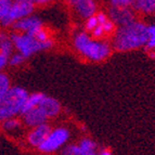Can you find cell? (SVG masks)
I'll list each match as a JSON object with an SVG mask.
<instances>
[{
	"label": "cell",
	"instance_id": "d4e9b609",
	"mask_svg": "<svg viewBox=\"0 0 155 155\" xmlns=\"http://www.w3.org/2000/svg\"><path fill=\"white\" fill-rule=\"evenodd\" d=\"M134 0H110L112 5L115 7H130Z\"/></svg>",
	"mask_w": 155,
	"mask_h": 155
},
{
	"label": "cell",
	"instance_id": "5bb4252c",
	"mask_svg": "<svg viewBox=\"0 0 155 155\" xmlns=\"http://www.w3.org/2000/svg\"><path fill=\"white\" fill-rule=\"evenodd\" d=\"M131 7L142 13L155 12V0H134Z\"/></svg>",
	"mask_w": 155,
	"mask_h": 155
},
{
	"label": "cell",
	"instance_id": "7402d4cb",
	"mask_svg": "<svg viewBox=\"0 0 155 155\" xmlns=\"http://www.w3.org/2000/svg\"><path fill=\"white\" fill-rule=\"evenodd\" d=\"M98 24H99V22H98V18H97V15L93 14L90 18H87V21H86V29H87V31H92Z\"/></svg>",
	"mask_w": 155,
	"mask_h": 155
},
{
	"label": "cell",
	"instance_id": "4dcf8cb0",
	"mask_svg": "<svg viewBox=\"0 0 155 155\" xmlns=\"http://www.w3.org/2000/svg\"><path fill=\"white\" fill-rule=\"evenodd\" d=\"M5 39H8V36L5 33H0V46L3 44V41H5Z\"/></svg>",
	"mask_w": 155,
	"mask_h": 155
},
{
	"label": "cell",
	"instance_id": "9c48e42d",
	"mask_svg": "<svg viewBox=\"0 0 155 155\" xmlns=\"http://www.w3.org/2000/svg\"><path fill=\"white\" fill-rule=\"evenodd\" d=\"M50 131H51V128L46 123L33 127V129L31 130V132L27 136V142L31 147H38L39 145L44 142V140L46 139Z\"/></svg>",
	"mask_w": 155,
	"mask_h": 155
},
{
	"label": "cell",
	"instance_id": "e0dca14e",
	"mask_svg": "<svg viewBox=\"0 0 155 155\" xmlns=\"http://www.w3.org/2000/svg\"><path fill=\"white\" fill-rule=\"evenodd\" d=\"M11 85H10V79L5 73L0 72V99L5 96L7 91L10 89Z\"/></svg>",
	"mask_w": 155,
	"mask_h": 155
},
{
	"label": "cell",
	"instance_id": "ba28073f",
	"mask_svg": "<svg viewBox=\"0 0 155 155\" xmlns=\"http://www.w3.org/2000/svg\"><path fill=\"white\" fill-rule=\"evenodd\" d=\"M12 26L15 31L27 33L34 36V34L36 33L40 27H42V22L38 16H33L31 14V15L22 18L16 22H14Z\"/></svg>",
	"mask_w": 155,
	"mask_h": 155
},
{
	"label": "cell",
	"instance_id": "d6986e66",
	"mask_svg": "<svg viewBox=\"0 0 155 155\" xmlns=\"http://www.w3.org/2000/svg\"><path fill=\"white\" fill-rule=\"evenodd\" d=\"M62 154L65 155H81L78 144H68L62 149Z\"/></svg>",
	"mask_w": 155,
	"mask_h": 155
},
{
	"label": "cell",
	"instance_id": "1f68e13d",
	"mask_svg": "<svg viewBox=\"0 0 155 155\" xmlns=\"http://www.w3.org/2000/svg\"><path fill=\"white\" fill-rule=\"evenodd\" d=\"M66 1H67V2H68V3H70V5H72V7H73V5H75V3L77 2V1H79V0H66Z\"/></svg>",
	"mask_w": 155,
	"mask_h": 155
},
{
	"label": "cell",
	"instance_id": "8992f818",
	"mask_svg": "<svg viewBox=\"0 0 155 155\" xmlns=\"http://www.w3.org/2000/svg\"><path fill=\"white\" fill-rule=\"evenodd\" d=\"M34 5L31 0H13L8 14L0 20V24L2 26L13 25L20 18L31 15L34 11Z\"/></svg>",
	"mask_w": 155,
	"mask_h": 155
},
{
	"label": "cell",
	"instance_id": "f546056e",
	"mask_svg": "<svg viewBox=\"0 0 155 155\" xmlns=\"http://www.w3.org/2000/svg\"><path fill=\"white\" fill-rule=\"evenodd\" d=\"M98 154H101V155H110V154H112V152L110 150H106V149L102 147V149H101V150L98 152Z\"/></svg>",
	"mask_w": 155,
	"mask_h": 155
},
{
	"label": "cell",
	"instance_id": "277c9868",
	"mask_svg": "<svg viewBox=\"0 0 155 155\" xmlns=\"http://www.w3.org/2000/svg\"><path fill=\"white\" fill-rule=\"evenodd\" d=\"M10 38L18 51L21 52L25 58L31 57L38 51L49 49L53 46L51 39L41 41L27 33H13Z\"/></svg>",
	"mask_w": 155,
	"mask_h": 155
},
{
	"label": "cell",
	"instance_id": "f1b7e54d",
	"mask_svg": "<svg viewBox=\"0 0 155 155\" xmlns=\"http://www.w3.org/2000/svg\"><path fill=\"white\" fill-rule=\"evenodd\" d=\"M34 5H46V3L52 2L53 0H31Z\"/></svg>",
	"mask_w": 155,
	"mask_h": 155
},
{
	"label": "cell",
	"instance_id": "6da1fadb",
	"mask_svg": "<svg viewBox=\"0 0 155 155\" xmlns=\"http://www.w3.org/2000/svg\"><path fill=\"white\" fill-rule=\"evenodd\" d=\"M149 39V26L134 21L119 26L113 39V47L117 51H130L142 48Z\"/></svg>",
	"mask_w": 155,
	"mask_h": 155
},
{
	"label": "cell",
	"instance_id": "484cf974",
	"mask_svg": "<svg viewBox=\"0 0 155 155\" xmlns=\"http://www.w3.org/2000/svg\"><path fill=\"white\" fill-rule=\"evenodd\" d=\"M103 27H104V31H105V34H110V33H112V31L115 29V23H114L112 20H106L105 22H104L103 24Z\"/></svg>",
	"mask_w": 155,
	"mask_h": 155
},
{
	"label": "cell",
	"instance_id": "4fadbf2b",
	"mask_svg": "<svg viewBox=\"0 0 155 155\" xmlns=\"http://www.w3.org/2000/svg\"><path fill=\"white\" fill-rule=\"evenodd\" d=\"M45 96H46V94L42 92H35V93H31V94H28V97H27V99H26L23 107H22L21 115L25 113V112L29 111L31 109H33V107L38 106L39 103H40V101L45 98Z\"/></svg>",
	"mask_w": 155,
	"mask_h": 155
},
{
	"label": "cell",
	"instance_id": "7c38bea8",
	"mask_svg": "<svg viewBox=\"0 0 155 155\" xmlns=\"http://www.w3.org/2000/svg\"><path fill=\"white\" fill-rule=\"evenodd\" d=\"M74 10L83 18H88L97 11V3L94 0H79L73 5Z\"/></svg>",
	"mask_w": 155,
	"mask_h": 155
},
{
	"label": "cell",
	"instance_id": "9a60e30c",
	"mask_svg": "<svg viewBox=\"0 0 155 155\" xmlns=\"http://www.w3.org/2000/svg\"><path fill=\"white\" fill-rule=\"evenodd\" d=\"M79 149L81 155H94L98 153V145L91 139H83L79 142Z\"/></svg>",
	"mask_w": 155,
	"mask_h": 155
},
{
	"label": "cell",
	"instance_id": "cb8c5ba5",
	"mask_svg": "<svg viewBox=\"0 0 155 155\" xmlns=\"http://www.w3.org/2000/svg\"><path fill=\"white\" fill-rule=\"evenodd\" d=\"M91 33H92V36L94 37V38H101V37L105 34V31H104L103 25H102V24H98V25L91 31Z\"/></svg>",
	"mask_w": 155,
	"mask_h": 155
},
{
	"label": "cell",
	"instance_id": "83f0119b",
	"mask_svg": "<svg viewBox=\"0 0 155 155\" xmlns=\"http://www.w3.org/2000/svg\"><path fill=\"white\" fill-rule=\"evenodd\" d=\"M96 15H97V18H98L99 24H103L104 22L107 20V15H106L104 12H99V13H97Z\"/></svg>",
	"mask_w": 155,
	"mask_h": 155
},
{
	"label": "cell",
	"instance_id": "2e32d148",
	"mask_svg": "<svg viewBox=\"0 0 155 155\" xmlns=\"http://www.w3.org/2000/svg\"><path fill=\"white\" fill-rule=\"evenodd\" d=\"M22 126V122L20 119L15 118L14 117H10V118L5 119L2 122V127L3 129L7 130V131H12V130H16L18 128H21Z\"/></svg>",
	"mask_w": 155,
	"mask_h": 155
},
{
	"label": "cell",
	"instance_id": "44dd1931",
	"mask_svg": "<svg viewBox=\"0 0 155 155\" xmlns=\"http://www.w3.org/2000/svg\"><path fill=\"white\" fill-rule=\"evenodd\" d=\"M26 58L22 54L21 52H18V53H14V54H11L10 55V59H9V64L11 66H18V65L22 64V63L25 61Z\"/></svg>",
	"mask_w": 155,
	"mask_h": 155
},
{
	"label": "cell",
	"instance_id": "4316f807",
	"mask_svg": "<svg viewBox=\"0 0 155 155\" xmlns=\"http://www.w3.org/2000/svg\"><path fill=\"white\" fill-rule=\"evenodd\" d=\"M9 58L10 57H8V55H5V54H3V53L0 52V71H2L5 67V65L8 64Z\"/></svg>",
	"mask_w": 155,
	"mask_h": 155
},
{
	"label": "cell",
	"instance_id": "ac0fdd59",
	"mask_svg": "<svg viewBox=\"0 0 155 155\" xmlns=\"http://www.w3.org/2000/svg\"><path fill=\"white\" fill-rule=\"evenodd\" d=\"M13 47H14V45H13L11 38L5 39V41H3V44L0 46V52L3 53V54H5V55H8V57H10V55L12 54Z\"/></svg>",
	"mask_w": 155,
	"mask_h": 155
},
{
	"label": "cell",
	"instance_id": "8fae6325",
	"mask_svg": "<svg viewBox=\"0 0 155 155\" xmlns=\"http://www.w3.org/2000/svg\"><path fill=\"white\" fill-rule=\"evenodd\" d=\"M38 106L44 111V113L46 114L48 118L55 117L61 112V103L57 99L52 98V97L45 96V98L40 101Z\"/></svg>",
	"mask_w": 155,
	"mask_h": 155
},
{
	"label": "cell",
	"instance_id": "3957f363",
	"mask_svg": "<svg viewBox=\"0 0 155 155\" xmlns=\"http://www.w3.org/2000/svg\"><path fill=\"white\" fill-rule=\"evenodd\" d=\"M28 97V92L22 87H10L0 99V123L21 114L22 107Z\"/></svg>",
	"mask_w": 155,
	"mask_h": 155
},
{
	"label": "cell",
	"instance_id": "52a82bcc",
	"mask_svg": "<svg viewBox=\"0 0 155 155\" xmlns=\"http://www.w3.org/2000/svg\"><path fill=\"white\" fill-rule=\"evenodd\" d=\"M109 16L115 25L123 26L136 21L134 12L129 9V7H115L112 5L109 11Z\"/></svg>",
	"mask_w": 155,
	"mask_h": 155
},
{
	"label": "cell",
	"instance_id": "d6a6232c",
	"mask_svg": "<svg viewBox=\"0 0 155 155\" xmlns=\"http://www.w3.org/2000/svg\"><path fill=\"white\" fill-rule=\"evenodd\" d=\"M154 18H155V12H154Z\"/></svg>",
	"mask_w": 155,
	"mask_h": 155
},
{
	"label": "cell",
	"instance_id": "5b68a950",
	"mask_svg": "<svg viewBox=\"0 0 155 155\" xmlns=\"http://www.w3.org/2000/svg\"><path fill=\"white\" fill-rule=\"evenodd\" d=\"M70 139V131L64 127H58L49 132L44 142L38 147V150L44 153H52L63 147Z\"/></svg>",
	"mask_w": 155,
	"mask_h": 155
},
{
	"label": "cell",
	"instance_id": "603a6c76",
	"mask_svg": "<svg viewBox=\"0 0 155 155\" xmlns=\"http://www.w3.org/2000/svg\"><path fill=\"white\" fill-rule=\"evenodd\" d=\"M34 37H36L38 40H41V41H45L47 39H49V34L44 27H40L36 33L34 34Z\"/></svg>",
	"mask_w": 155,
	"mask_h": 155
},
{
	"label": "cell",
	"instance_id": "7a4b0ae2",
	"mask_svg": "<svg viewBox=\"0 0 155 155\" xmlns=\"http://www.w3.org/2000/svg\"><path fill=\"white\" fill-rule=\"evenodd\" d=\"M74 45L84 57L91 61H103L111 54V47L109 44L93 40L86 33L77 34L74 38Z\"/></svg>",
	"mask_w": 155,
	"mask_h": 155
},
{
	"label": "cell",
	"instance_id": "ffe728a7",
	"mask_svg": "<svg viewBox=\"0 0 155 155\" xmlns=\"http://www.w3.org/2000/svg\"><path fill=\"white\" fill-rule=\"evenodd\" d=\"M13 0H0V20L8 14Z\"/></svg>",
	"mask_w": 155,
	"mask_h": 155
},
{
	"label": "cell",
	"instance_id": "30bf717a",
	"mask_svg": "<svg viewBox=\"0 0 155 155\" xmlns=\"http://www.w3.org/2000/svg\"><path fill=\"white\" fill-rule=\"evenodd\" d=\"M22 116H23L24 124L26 126L31 127V128L40 124H44V123H47V120L49 119L39 106L33 107L29 111L25 112L24 114H22Z\"/></svg>",
	"mask_w": 155,
	"mask_h": 155
}]
</instances>
